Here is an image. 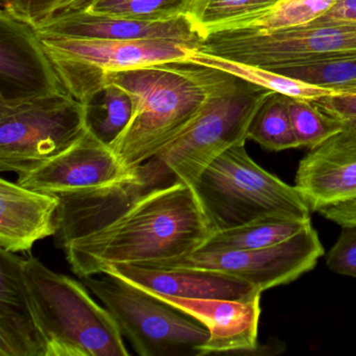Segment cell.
<instances>
[{
    "label": "cell",
    "mask_w": 356,
    "mask_h": 356,
    "mask_svg": "<svg viewBox=\"0 0 356 356\" xmlns=\"http://www.w3.org/2000/svg\"><path fill=\"white\" fill-rule=\"evenodd\" d=\"M193 187L177 183L154 189L76 230L58 245L79 278L108 266L178 259L213 234Z\"/></svg>",
    "instance_id": "6da1fadb"
},
{
    "label": "cell",
    "mask_w": 356,
    "mask_h": 356,
    "mask_svg": "<svg viewBox=\"0 0 356 356\" xmlns=\"http://www.w3.org/2000/svg\"><path fill=\"white\" fill-rule=\"evenodd\" d=\"M273 92L226 72L191 126L134 168L131 180L93 191L91 209L109 214L154 189L177 183L195 186L218 156L245 145L254 118Z\"/></svg>",
    "instance_id": "7a4b0ae2"
},
{
    "label": "cell",
    "mask_w": 356,
    "mask_h": 356,
    "mask_svg": "<svg viewBox=\"0 0 356 356\" xmlns=\"http://www.w3.org/2000/svg\"><path fill=\"white\" fill-rule=\"evenodd\" d=\"M226 72L199 64L162 63L108 72L107 85L130 97L133 113L109 147L132 172L174 140L201 113Z\"/></svg>",
    "instance_id": "3957f363"
},
{
    "label": "cell",
    "mask_w": 356,
    "mask_h": 356,
    "mask_svg": "<svg viewBox=\"0 0 356 356\" xmlns=\"http://www.w3.org/2000/svg\"><path fill=\"white\" fill-rule=\"evenodd\" d=\"M22 274L47 356H128L124 337L84 283L29 257Z\"/></svg>",
    "instance_id": "277c9868"
},
{
    "label": "cell",
    "mask_w": 356,
    "mask_h": 356,
    "mask_svg": "<svg viewBox=\"0 0 356 356\" xmlns=\"http://www.w3.org/2000/svg\"><path fill=\"white\" fill-rule=\"evenodd\" d=\"M193 188L214 232L266 218L310 220L312 211L295 185L260 168L245 145L218 156Z\"/></svg>",
    "instance_id": "5b68a950"
},
{
    "label": "cell",
    "mask_w": 356,
    "mask_h": 356,
    "mask_svg": "<svg viewBox=\"0 0 356 356\" xmlns=\"http://www.w3.org/2000/svg\"><path fill=\"white\" fill-rule=\"evenodd\" d=\"M82 280L138 355L200 356L209 332L193 316L118 277L103 274Z\"/></svg>",
    "instance_id": "8992f818"
},
{
    "label": "cell",
    "mask_w": 356,
    "mask_h": 356,
    "mask_svg": "<svg viewBox=\"0 0 356 356\" xmlns=\"http://www.w3.org/2000/svg\"><path fill=\"white\" fill-rule=\"evenodd\" d=\"M88 112L70 93L0 101V172H29L72 147L88 131Z\"/></svg>",
    "instance_id": "52a82bcc"
},
{
    "label": "cell",
    "mask_w": 356,
    "mask_h": 356,
    "mask_svg": "<svg viewBox=\"0 0 356 356\" xmlns=\"http://www.w3.org/2000/svg\"><path fill=\"white\" fill-rule=\"evenodd\" d=\"M200 53L272 72L349 59L356 57V24L218 31L204 36Z\"/></svg>",
    "instance_id": "ba28073f"
},
{
    "label": "cell",
    "mask_w": 356,
    "mask_h": 356,
    "mask_svg": "<svg viewBox=\"0 0 356 356\" xmlns=\"http://www.w3.org/2000/svg\"><path fill=\"white\" fill-rule=\"evenodd\" d=\"M40 38L66 90L87 105L103 93L108 72L162 63L201 65L200 47L178 41Z\"/></svg>",
    "instance_id": "9c48e42d"
},
{
    "label": "cell",
    "mask_w": 356,
    "mask_h": 356,
    "mask_svg": "<svg viewBox=\"0 0 356 356\" xmlns=\"http://www.w3.org/2000/svg\"><path fill=\"white\" fill-rule=\"evenodd\" d=\"M324 255L312 225L283 243L256 250H197L178 259L141 264L149 268H199L232 275L261 291L289 284L312 270ZM136 266V264H135Z\"/></svg>",
    "instance_id": "30bf717a"
},
{
    "label": "cell",
    "mask_w": 356,
    "mask_h": 356,
    "mask_svg": "<svg viewBox=\"0 0 356 356\" xmlns=\"http://www.w3.org/2000/svg\"><path fill=\"white\" fill-rule=\"evenodd\" d=\"M65 93L35 26L0 12V101Z\"/></svg>",
    "instance_id": "8fae6325"
},
{
    "label": "cell",
    "mask_w": 356,
    "mask_h": 356,
    "mask_svg": "<svg viewBox=\"0 0 356 356\" xmlns=\"http://www.w3.org/2000/svg\"><path fill=\"white\" fill-rule=\"evenodd\" d=\"M133 178L109 145L90 130L57 157L18 175V184L51 195H72L112 186Z\"/></svg>",
    "instance_id": "7c38bea8"
},
{
    "label": "cell",
    "mask_w": 356,
    "mask_h": 356,
    "mask_svg": "<svg viewBox=\"0 0 356 356\" xmlns=\"http://www.w3.org/2000/svg\"><path fill=\"white\" fill-rule=\"evenodd\" d=\"M295 187L312 212L356 199V127L309 149L300 161Z\"/></svg>",
    "instance_id": "4fadbf2b"
},
{
    "label": "cell",
    "mask_w": 356,
    "mask_h": 356,
    "mask_svg": "<svg viewBox=\"0 0 356 356\" xmlns=\"http://www.w3.org/2000/svg\"><path fill=\"white\" fill-rule=\"evenodd\" d=\"M39 36L87 40H172L201 47L203 35L188 16L165 22H139L72 12L36 26Z\"/></svg>",
    "instance_id": "5bb4252c"
},
{
    "label": "cell",
    "mask_w": 356,
    "mask_h": 356,
    "mask_svg": "<svg viewBox=\"0 0 356 356\" xmlns=\"http://www.w3.org/2000/svg\"><path fill=\"white\" fill-rule=\"evenodd\" d=\"M145 291V289H143ZM189 314L209 332L200 356L213 353H249L258 348L260 297L245 301L187 299L147 291Z\"/></svg>",
    "instance_id": "9a60e30c"
},
{
    "label": "cell",
    "mask_w": 356,
    "mask_h": 356,
    "mask_svg": "<svg viewBox=\"0 0 356 356\" xmlns=\"http://www.w3.org/2000/svg\"><path fill=\"white\" fill-rule=\"evenodd\" d=\"M103 274L118 277L145 291L187 299L245 301L260 297L262 293L255 285L232 275L199 268L118 264L108 266Z\"/></svg>",
    "instance_id": "2e32d148"
},
{
    "label": "cell",
    "mask_w": 356,
    "mask_h": 356,
    "mask_svg": "<svg viewBox=\"0 0 356 356\" xmlns=\"http://www.w3.org/2000/svg\"><path fill=\"white\" fill-rule=\"evenodd\" d=\"M60 197L0 180V250L29 252L37 241L55 236Z\"/></svg>",
    "instance_id": "e0dca14e"
},
{
    "label": "cell",
    "mask_w": 356,
    "mask_h": 356,
    "mask_svg": "<svg viewBox=\"0 0 356 356\" xmlns=\"http://www.w3.org/2000/svg\"><path fill=\"white\" fill-rule=\"evenodd\" d=\"M22 258L0 250V356H47L22 274Z\"/></svg>",
    "instance_id": "ac0fdd59"
},
{
    "label": "cell",
    "mask_w": 356,
    "mask_h": 356,
    "mask_svg": "<svg viewBox=\"0 0 356 356\" xmlns=\"http://www.w3.org/2000/svg\"><path fill=\"white\" fill-rule=\"evenodd\" d=\"M312 224V220L266 218L243 226L216 231L199 250H256L287 241Z\"/></svg>",
    "instance_id": "d6986e66"
},
{
    "label": "cell",
    "mask_w": 356,
    "mask_h": 356,
    "mask_svg": "<svg viewBox=\"0 0 356 356\" xmlns=\"http://www.w3.org/2000/svg\"><path fill=\"white\" fill-rule=\"evenodd\" d=\"M279 0H195L189 18L199 32L234 30L274 7Z\"/></svg>",
    "instance_id": "ffe728a7"
},
{
    "label": "cell",
    "mask_w": 356,
    "mask_h": 356,
    "mask_svg": "<svg viewBox=\"0 0 356 356\" xmlns=\"http://www.w3.org/2000/svg\"><path fill=\"white\" fill-rule=\"evenodd\" d=\"M289 99V95L273 92L254 118L248 139L273 152L300 147L291 126Z\"/></svg>",
    "instance_id": "44dd1931"
},
{
    "label": "cell",
    "mask_w": 356,
    "mask_h": 356,
    "mask_svg": "<svg viewBox=\"0 0 356 356\" xmlns=\"http://www.w3.org/2000/svg\"><path fill=\"white\" fill-rule=\"evenodd\" d=\"M195 0H90L82 11L139 22H165L191 15ZM81 12V11H79Z\"/></svg>",
    "instance_id": "7402d4cb"
},
{
    "label": "cell",
    "mask_w": 356,
    "mask_h": 356,
    "mask_svg": "<svg viewBox=\"0 0 356 356\" xmlns=\"http://www.w3.org/2000/svg\"><path fill=\"white\" fill-rule=\"evenodd\" d=\"M202 65L218 68L222 72L233 74L241 80L264 88L270 89L274 92L282 93L289 97L300 99H316L325 95H335L328 89L320 88L301 81L287 78L279 72H272L266 68L238 62L228 61L212 56L202 54Z\"/></svg>",
    "instance_id": "603a6c76"
},
{
    "label": "cell",
    "mask_w": 356,
    "mask_h": 356,
    "mask_svg": "<svg viewBox=\"0 0 356 356\" xmlns=\"http://www.w3.org/2000/svg\"><path fill=\"white\" fill-rule=\"evenodd\" d=\"M289 111L300 147L314 149L345 129V122L323 111L312 99L289 97Z\"/></svg>",
    "instance_id": "cb8c5ba5"
},
{
    "label": "cell",
    "mask_w": 356,
    "mask_h": 356,
    "mask_svg": "<svg viewBox=\"0 0 356 356\" xmlns=\"http://www.w3.org/2000/svg\"><path fill=\"white\" fill-rule=\"evenodd\" d=\"M334 0H279L274 7L251 18L241 29L278 31L312 24L326 13Z\"/></svg>",
    "instance_id": "d4e9b609"
},
{
    "label": "cell",
    "mask_w": 356,
    "mask_h": 356,
    "mask_svg": "<svg viewBox=\"0 0 356 356\" xmlns=\"http://www.w3.org/2000/svg\"><path fill=\"white\" fill-rule=\"evenodd\" d=\"M279 74L335 95H356V57L299 67L285 68Z\"/></svg>",
    "instance_id": "484cf974"
},
{
    "label": "cell",
    "mask_w": 356,
    "mask_h": 356,
    "mask_svg": "<svg viewBox=\"0 0 356 356\" xmlns=\"http://www.w3.org/2000/svg\"><path fill=\"white\" fill-rule=\"evenodd\" d=\"M103 93L104 102L99 110L89 108L88 129L109 145L130 122L133 104L130 97L115 85H107Z\"/></svg>",
    "instance_id": "4316f807"
},
{
    "label": "cell",
    "mask_w": 356,
    "mask_h": 356,
    "mask_svg": "<svg viewBox=\"0 0 356 356\" xmlns=\"http://www.w3.org/2000/svg\"><path fill=\"white\" fill-rule=\"evenodd\" d=\"M329 270L356 278V227H343L326 259Z\"/></svg>",
    "instance_id": "83f0119b"
},
{
    "label": "cell",
    "mask_w": 356,
    "mask_h": 356,
    "mask_svg": "<svg viewBox=\"0 0 356 356\" xmlns=\"http://www.w3.org/2000/svg\"><path fill=\"white\" fill-rule=\"evenodd\" d=\"M1 11L36 28L62 0H0Z\"/></svg>",
    "instance_id": "f1b7e54d"
},
{
    "label": "cell",
    "mask_w": 356,
    "mask_h": 356,
    "mask_svg": "<svg viewBox=\"0 0 356 356\" xmlns=\"http://www.w3.org/2000/svg\"><path fill=\"white\" fill-rule=\"evenodd\" d=\"M312 101L333 118L343 122L356 120V95H329Z\"/></svg>",
    "instance_id": "f546056e"
},
{
    "label": "cell",
    "mask_w": 356,
    "mask_h": 356,
    "mask_svg": "<svg viewBox=\"0 0 356 356\" xmlns=\"http://www.w3.org/2000/svg\"><path fill=\"white\" fill-rule=\"evenodd\" d=\"M350 24H356V0H334L332 8L309 24L339 26Z\"/></svg>",
    "instance_id": "4dcf8cb0"
},
{
    "label": "cell",
    "mask_w": 356,
    "mask_h": 356,
    "mask_svg": "<svg viewBox=\"0 0 356 356\" xmlns=\"http://www.w3.org/2000/svg\"><path fill=\"white\" fill-rule=\"evenodd\" d=\"M327 220L341 227H356V199L327 206L318 211Z\"/></svg>",
    "instance_id": "1f68e13d"
},
{
    "label": "cell",
    "mask_w": 356,
    "mask_h": 356,
    "mask_svg": "<svg viewBox=\"0 0 356 356\" xmlns=\"http://www.w3.org/2000/svg\"><path fill=\"white\" fill-rule=\"evenodd\" d=\"M90 0H62L56 6L55 9L51 11V15L47 20L56 16L63 15V14L72 13V12L82 11ZM45 20V22H47Z\"/></svg>",
    "instance_id": "d6a6232c"
},
{
    "label": "cell",
    "mask_w": 356,
    "mask_h": 356,
    "mask_svg": "<svg viewBox=\"0 0 356 356\" xmlns=\"http://www.w3.org/2000/svg\"><path fill=\"white\" fill-rule=\"evenodd\" d=\"M347 122H350V124H354L356 127V120H347Z\"/></svg>",
    "instance_id": "836d02e7"
}]
</instances>
